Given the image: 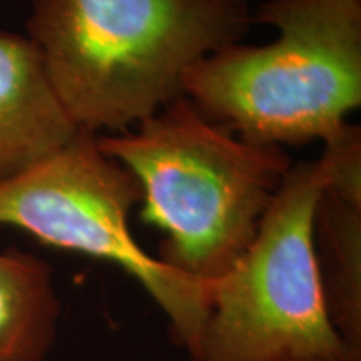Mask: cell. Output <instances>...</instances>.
I'll return each instance as SVG.
<instances>
[{
    "label": "cell",
    "instance_id": "obj_10",
    "mask_svg": "<svg viewBox=\"0 0 361 361\" xmlns=\"http://www.w3.org/2000/svg\"><path fill=\"white\" fill-rule=\"evenodd\" d=\"M188 361H196V360H188ZM291 361H328V360H291Z\"/></svg>",
    "mask_w": 361,
    "mask_h": 361
},
{
    "label": "cell",
    "instance_id": "obj_2",
    "mask_svg": "<svg viewBox=\"0 0 361 361\" xmlns=\"http://www.w3.org/2000/svg\"><path fill=\"white\" fill-rule=\"evenodd\" d=\"M97 146L141 184L139 218L166 234L159 259L204 281L241 258L293 168L279 146L236 137L184 96Z\"/></svg>",
    "mask_w": 361,
    "mask_h": 361
},
{
    "label": "cell",
    "instance_id": "obj_1",
    "mask_svg": "<svg viewBox=\"0 0 361 361\" xmlns=\"http://www.w3.org/2000/svg\"><path fill=\"white\" fill-rule=\"evenodd\" d=\"M252 22L218 0H30L25 27L72 123L121 134L183 96L189 67Z\"/></svg>",
    "mask_w": 361,
    "mask_h": 361
},
{
    "label": "cell",
    "instance_id": "obj_7",
    "mask_svg": "<svg viewBox=\"0 0 361 361\" xmlns=\"http://www.w3.org/2000/svg\"><path fill=\"white\" fill-rule=\"evenodd\" d=\"M314 245L329 318L361 353V189L324 184L316 204Z\"/></svg>",
    "mask_w": 361,
    "mask_h": 361
},
{
    "label": "cell",
    "instance_id": "obj_4",
    "mask_svg": "<svg viewBox=\"0 0 361 361\" xmlns=\"http://www.w3.org/2000/svg\"><path fill=\"white\" fill-rule=\"evenodd\" d=\"M322 161L290 169L251 245L213 281L196 361H361L329 318L314 245Z\"/></svg>",
    "mask_w": 361,
    "mask_h": 361
},
{
    "label": "cell",
    "instance_id": "obj_6",
    "mask_svg": "<svg viewBox=\"0 0 361 361\" xmlns=\"http://www.w3.org/2000/svg\"><path fill=\"white\" fill-rule=\"evenodd\" d=\"M78 133L34 44L0 30V183L34 168Z\"/></svg>",
    "mask_w": 361,
    "mask_h": 361
},
{
    "label": "cell",
    "instance_id": "obj_9",
    "mask_svg": "<svg viewBox=\"0 0 361 361\" xmlns=\"http://www.w3.org/2000/svg\"><path fill=\"white\" fill-rule=\"evenodd\" d=\"M218 2L229 4V6H239V7H247V2L250 0H218Z\"/></svg>",
    "mask_w": 361,
    "mask_h": 361
},
{
    "label": "cell",
    "instance_id": "obj_5",
    "mask_svg": "<svg viewBox=\"0 0 361 361\" xmlns=\"http://www.w3.org/2000/svg\"><path fill=\"white\" fill-rule=\"evenodd\" d=\"M141 201L135 176L104 154L97 134L79 129L54 154L0 183V224L24 229L44 245L123 268L162 310L189 360H197L213 281L180 273L139 246L129 213Z\"/></svg>",
    "mask_w": 361,
    "mask_h": 361
},
{
    "label": "cell",
    "instance_id": "obj_3",
    "mask_svg": "<svg viewBox=\"0 0 361 361\" xmlns=\"http://www.w3.org/2000/svg\"><path fill=\"white\" fill-rule=\"evenodd\" d=\"M252 19L276 27L278 39L200 59L183 96L245 141L333 142L361 104V0H266Z\"/></svg>",
    "mask_w": 361,
    "mask_h": 361
},
{
    "label": "cell",
    "instance_id": "obj_8",
    "mask_svg": "<svg viewBox=\"0 0 361 361\" xmlns=\"http://www.w3.org/2000/svg\"><path fill=\"white\" fill-rule=\"evenodd\" d=\"M61 311L51 266L29 252L0 251V361H47Z\"/></svg>",
    "mask_w": 361,
    "mask_h": 361
}]
</instances>
